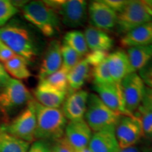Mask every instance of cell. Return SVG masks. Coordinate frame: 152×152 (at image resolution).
I'll return each mask as SVG.
<instances>
[{
  "instance_id": "1",
  "label": "cell",
  "mask_w": 152,
  "mask_h": 152,
  "mask_svg": "<svg viewBox=\"0 0 152 152\" xmlns=\"http://www.w3.org/2000/svg\"><path fill=\"white\" fill-rule=\"evenodd\" d=\"M0 39L15 54L24 58L28 64L38 55V47L33 33L26 26L17 23H8L0 27Z\"/></svg>"
},
{
  "instance_id": "2",
  "label": "cell",
  "mask_w": 152,
  "mask_h": 152,
  "mask_svg": "<svg viewBox=\"0 0 152 152\" xmlns=\"http://www.w3.org/2000/svg\"><path fill=\"white\" fill-rule=\"evenodd\" d=\"M35 140L55 142L64 137L68 120L61 109L45 107L35 100Z\"/></svg>"
},
{
  "instance_id": "3",
  "label": "cell",
  "mask_w": 152,
  "mask_h": 152,
  "mask_svg": "<svg viewBox=\"0 0 152 152\" xmlns=\"http://www.w3.org/2000/svg\"><path fill=\"white\" fill-rule=\"evenodd\" d=\"M23 16L47 37H52L60 31L61 20L55 11L44 1H32L21 7Z\"/></svg>"
},
{
  "instance_id": "4",
  "label": "cell",
  "mask_w": 152,
  "mask_h": 152,
  "mask_svg": "<svg viewBox=\"0 0 152 152\" xmlns=\"http://www.w3.org/2000/svg\"><path fill=\"white\" fill-rule=\"evenodd\" d=\"M33 99L31 93L22 81L11 77L0 90V113L5 121H8L9 115L23 109Z\"/></svg>"
},
{
  "instance_id": "5",
  "label": "cell",
  "mask_w": 152,
  "mask_h": 152,
  "mask_svg": "<svg viewBox=\"0 0 152 152\" xmlns=\"http://www.w3.org/2000/svg\"><path fill=\"white\" fill-rule=\"evenodd\" d=\"M36 123L35 99H33L16 116L1 123V126L3 130L15 137L32 144L36 140Z\"/></svg>"
},
{
  "instance_id": "6",
  "label": "cell",
  "mask_w": 152,
  "mask_h": 152,
  "mask_svg": "<svg viewBox=\"0 0 152 152\" xmlns=\"http://www.w3.org/2000/svg\"><path fill=\"white\" fill-rule=\"evenodd\" d=\"M149 22H152V9L147 0H132L129 1L118 14L115 28L118 35L123 36L134 28Z\"/></svg>"
},
{
  "instance_id": "7",
  "label": "cell",
  "mask_w": 152,
  "mask_h": 152,
  "mask_svg": "<svg viewBox=\"0 0 152 152\" xmlns=\"http://www.w3.org/2000/svg\"><path fill=\"white\" fill-rule=\"evenodd\" d=\"M121 116L106 106L95 93L89 94L84 120L92 132L115 128Z\"/></svg>"
},
{
  "instance_id": "8",
  "label": "cell",
  "mask_w": 152,
  "mask_h": 152,
  "mask_svg": "<svg viewBox=\"0 0 152 152\" xmlns=\"http://www.w3.org/2000/svg\"><path fill=\"white\" fill-rule=\"evenodd\" d=\"M56 12L61 22L70 28L83 26L87 20L88 4L84 0L44 1Z\"/></svg>"
},
{
  "instance_id": "9",
  "label": "cell",
  "mask_w": 152,
  "mask_h": 152,
  "mask_svg": "<svg viewBox=\"0 0 152 152\" xmlns=\"http://www.w3.org/2000/svg\"><path fill=\"white\" fill-rule=\"evenodd\" d=\"M120 84L125 110L129 115L134 116L142 104L146 85L137 73H132L125 76Z\"/></svg>"
},
{
  "instance_id": "10",
  "label": "cell",
  "mask_w": 152,
  "mask_h": 152,
  "mask_svg": "<svg viewBox=\"0 0 152 152\" xmlns=\"http://www.w3.org/2000/svg\"><path fill=\"white\" fill-rule=\"evenodd\" d=\"M115 133L121 149L134 147L143 137L141 124L134 115H121L115 125Z\"/></svg>"
},
{
  "instance_id": "11",
  "label": "cell",
  "mask_w": 152,
  "mask_h": 152,
  "mask_svg": "<svg viewBox=\"0 0 152 152\" xmlns=\"http://www.w3.org/2000/svg\"><path fill=\"white\" fill-rule=\"evenodd\" d=\"M87 19L92 27L106 32L115 28L118 14L102 1H92L87 7Z\"/></svg>"
},
{
  "instance_id": "12",
  "label": "cell",
  "mask_w": 152,
  "mask_h": 152,
  "mask_svg": "<svg viewBox=\"0 0 152 152\" xmlns=\"http://www.w3.org/2000/svg\"><path fill=\"white\" fill-rule=\"evenodd\" d=\"M93 90L102 102L111 111L120 115H129L125 108L121 84L118 83L106 85H93Z\"/></svg>"
},
{
  "instance_id": "13",
  "label": "cell",
  "mask_w": 152,
  "mask_h": 152,
  "mask_svg": "<svg viewBox=\"0 0 152 152\" xmlns=\"http://www.w3.org/2000/svg\"><path fill=\"white\" fill-rule=\"evenodd\" d=\"M92 134L85 120L82 119L68 122L64 137L74 151H77L88 147Z\"/></svg>"
},
{
  "instance_id": "14",
  "label": "cell",
  "mask_w": 152,
  "mask_h": 152,
  "mask_svg": "<svg viewBox=\"0 0 152 152\" xmlns=\"http://www.w3.org/2000/svg\"><path fill=\"white\" fill-rule=\"evenodd\" d=\"M61 47V43L57 39H53L47 45L38 73L39 81L46 78L62 67Z\"/></svg>"
},
{
  "instance_id": "15",
  "label": "cell",
  "mask_w": 152,
  "mask_h": 152,
  "mask_svg": "<svg viewBox=\"0 0 152 152\" xmlns=\"http://www.w3.org/2000/svg\"><path fill=\"white\" fill-rule=\"evenodd\" d=\"M89 93L80 90L67 94L62 106V111L69 121L84 119Z\"/></svg>"
},
{
  "instance_id": "16",
  "label": "cell",
  "mask_w": 152,
  "mask_h": 152,
  "mask_svg": "<svg viewBox=\"0 0 152 152\" xmlns=\"http://www.w3.org/2000/svg\"><path fill=\"white\" fill-rule=\"evenodd\" d=\"M106 63L110 74L115 83H120L125 76L133 73L126 52L123 50H115L108 54Z\"/></svg>"
},
{
  "instance_id": "17",
  "label": "cell",
  "mask_w": 152,
  "mask_h": 152,
  "mask_svg": "<svg viewBox=\"0 0 152 152\" xmlns=\"http://www.w3.org/2000/svg\"><path fill=\"white\" fill-rule=\"evenodd\" d=\"M115 128L98 131L92 134L88 148L92 152H117L119 149Z\"/></svg>"
},
{
  "instance_id": "18",
  "label": "cell",
  "mask_w": 152,
  "mask_h": 152,
  "mask_svg": "<svg viewBox=\"0 0 152 152\" xmlns=\"http://www.w3.org/2000/svg\"><path fill=\"white\" fill-rule=\"evenodd\" d=\"M123 47L152 45V22L138 26L123 35L121 39Z\"/></svg>"
},
{
  "instance_id": "19",
  "label": "cell",
  "mask_w": 152,
  "mask_h": 152,
  "mask_svg": "<svg viewBox=\"0 0 152 152\" xmlns=\"http://www.w3.org/2000/svg\"><path fill=\"white\" fill-rule=\"evenodd\" d=\"M83 33L90 52L99 51L107 53L113 47V38L106 32L89 26Z\"/></svg>"
},
{
  "instance_id": "20",
  "label": "cell",
  "mask_w": 152,
  "mask_h": 152,
  "mask_svg": "<svg viewBox=\"0 0 152 152\" xmlns=\"http://www.w3.org/2000/svg\"><path fill=\"white\" fill-rule=\"evenodd\" d=\"M34 96L36 102L45 107L60 109L67 96V93L38 85L34 91Z\"/></svg>"
},
{
  "instance_id": "21",
  "label": "cell",
  "mask_w": 152,
  "mask_h": 152,
  "mask_svg": "<svg viewBox=\"0 0 152 152\" xmlns=\"http://www.w3.org/2000/svg\"><path fill=\"white\" fill-rule=\"evenodd\" d=\"M90 68L91 66L89 63L83 58L68 72L67 75L68 94L81 90L90 76Z\"/></svg>"
},
{
  "instance_id": "22",
  "label": "cell",
  "mask_w": 152,
  "mask_h": 152,
  "mask_svg": "<svg viewBox=\"0 0 152 152\" xmlns=\"http://www.w3.org/2000/svg\"><path fill=\"white\" fill-rule=\"evenodd\" d=\"M133 73L139 72L152 59V45L129 47L126 51Z\"/></svg>"
},
{
  "instance_id": "23",
  "label": "cell",
  "mask_w": 152,
  "mask_h": 152,
  "mask_svg": "<svg viewBox=\"0 0 152 152\" xmlns=\"http://www.w3.org/2000/svg\"><path fill=\"white\" fill-rule=\"evenodd\" d=\"M28 64V62L24 58L16 54L8 61L3 64V65L11 77L21 81L28 80L31 76Z\"/></svg>"
},
{
  "instance_id": "24",
  "label": "cell",
  "mask_w": 152,
  "mask_h": 152,
  "mask_svg": "<svg viewBox=\"0 0 152 152\" xmlns=\"http://www.w3.org/2000/svg\"><path fill=\"white\" fill-rule=\"evenodd\" d=\"M30 144L6 132L0 124V152H27Z\"/></svg>"
},
{
  "instance_id": "25",
  "label": "cell",
  "mask_w": 152,
  "mask_h": 152,
  "mask_svg": "<svg viewBox=\"0 0 152 152\" xmlns=\"http://www.w3.org/2000/svg\"><path fill=\"white\" fill-rule=\"evenodd\" d=\"M63 43L71 47L83 58L90 52L84 33L80 30H73L66 33L64 37Z\"/></svg>"
},
{
  "instance_id": "26",
  "label": "cell",
  "mask_w": 152,
  "mask_h": 152,
  "mask_svg": "<svg viewBox=\"0 0 152 152\" xmlns=\"http://www.w3.org/2000/svg\"><path fill=\"white\" fill-rule=\"evenodd\" d=\"M68 73L65 68L61 67L58 71L49 75L46 78L39 81L38 85L68 94Z\"/></svg>"
},
{
  "instance_id": "27",
  "label": "cell",
  "mask_w": 152,
  "mask_h": 152,
  "mask_svg": "<svg viewBox=\"0 0 152 152\" xmlns=\"http://www.w3.org/2000/svg\"><path fill=\"white\" fill-rule=\"evenodd\" d=\"M92 77L93 85H106L114 83L108 68L106 58L99 64L92 67Z\"/></svg>"
},
{
  "instance_id": "28",
  "label": "cell",
  "mask_w": 152,
  "mask_h": 152,
  "mask_svg": "<svg viewBox=\"0 0 152 152\" xmlns=\"http://www.w3.org/2000/svg\"><path fill=\"white\" fill-rule=\"evenodd\" d=\"M61 51L62 56V67L65 68L68 72L71 71L83 59L77 52L64 43L61 44Z\"/></svg>"
},
{
  "instance_id": "29",
  "label": "cell",
  "mask_w": 152,
  "mask_h": 152,
  "mask_svg": "<svg viewBox=\"0 0 152 152\" xmlns=\"http://www.w3.org/2000/svg\"><path fill=\"white\" fill-rule=\"evenodd\" d=\"M134 115L140 121L143 136L152 140V112L140 106Z\"/></svg>"
},
{
  "instance_id": "30",
  "label": "cell",
  "mask_w": 152,
  "mask_h": 152,
  "mask_svg": "<svg viewBox=\"0 0 152 152\" xmlns=\"http://www.w3.org/2000/svg\"><path fill=\"white\" fill-rule=\"evenodd\" d=\"M19 12V9L14 1L0 0V27L8 23L11 18Z\"/></svg>"
},
{
  "instance_id": "31",
  "label": "cell",
  "mask_w": 152,
  "mask_h": 152,
  "mask_svg": "<svg viewBox=\"0 0 152 152\" xmlns=\"http://www.w3.org/2000/svg\"><path fill=\"white\" fill-rule=\"evenodd\" d=\"M107 53L104 52H89L84 58L89 63L91 67L98 65L104 61L107 57Z\"/></svg>"
},
{
  "instance_id": "32",
  "label": "cell",
  "mask_w": 152,
  "mask_h": 152,
  "mask_svg": "<svg viewBox=\"0 0 152 152\" xmlns=\"http://www.w3.org/2000/svg\"><path fill=\"white\" fill-rule=\"evenodd\" d=\"M138 75L146 86L152 87V59L138 72Z\"/></svg>"
},
{
  "instance_id": "33",
  "label": "cell",
  "mask_w": 152,
  "mask_h": 152,
  "mask_svg": "<svg viewBox=\"0 0 152 152\" xmlns=\"http://www.w3.org/2000/svg\"><path fill=\"white\" fill-rule=\"evenodd\" d=\"M27 152H52V147L49 142L44 140H35L30 144Z\"/></svg>"
},
{
  "instance_id": "34",
  "label": "cell",
  "mask_w": 152,
  "mask_h": 152,
  "mask_svg": "<svg viewBox=\"0 0 152 152\" xmlns=\"http://www.w3.org/2000/svg\"><path fill=\"white\" fill-rule=\"evenodd\" d=\"M52 152H74V150L64 137L54 142L52 147Z\"/></svg>"
},
{
  "instance_id": "35",
  "label": "cell",
  "mask_w": 152,
  "mask_h": 152,
  "mask_svg": "<svg viewBox=\"0 0 152 152\" xmlns=\"http://www.w3.org/2000/svg\"><path fill=\"white\" fill-rule=\"evenodd\" d=\"M16 55L2 40L0 39V62L1 64L8 61Z\"/></svg>"
},
{
  "instance_id": "36",
  "label": "cell",
  "mask_w": 152,
  "mask_h": 152,
  "mask_svg": "<svg viewBox=\"0 0 152 152\" xmlns=\"http://www.w3.org/2000/svg\"><path fill=\"white\" fill-rule=\"evenodd\" d=\"M103 3L109 7L110 9L115 11L117 14L123 10L129 1L125 0H104Z\"/></svg>"
},
{
  "instance_id": "37",
  "label": "cell",
  "mask_w": 152,
  "mask_h": 152,
  "mask_svg": "<svg viewBox=\"0 0 152 152\" xmlns=\"http://www.w3.org/2000/svg\"><path fill=\"white\" fill-rule=\"evenodd\" d=\"M141 106L145 109L152 112V87L146 86Z\"/></svg>"
},
{
  "instance_id": "38",
  "label": "cell",
  "mask_w": 152,
  "mask_h": 152,
  "mask_svg": "<svg viewBox=\"0 0 152 152\" xmlns=\"http://www.w3.org/2000/svg\"><path fill=\"white\" fill-rule=\"evenodd\" d=\"M11 77L6 71L3 64L0 62V90L8 83Z\"/></svg>"
},
{
  "instance_id": "39",
  "label": "cell",
  "mask_w": 152,
  "mask_h": 152,
  "mask_svg": "<svg viewBox=\"0 0 152 152\" xmlns=\"http://www.w3.org/2000/svg\"><path fill=\"white\" fill-rule=\"evenodd\" d=\"M117 152H141L140 151V149L137 147H136L135 146L134 147H127V148H119V149L118 150Z\"/></svg>"
},
{
  "instance_id": "40",
  "label": "cell",
  "mask_w": 152,
  "mask_h": 152,
  "mask_svg": "<svg viewBox=\"0 0 152 152\" xmlns=\"http://www.w3.org/2000/svg\"><path fill=\"white\" fill-rule=\"evenodd\" d=\"M74 152H92V151H90V149H89L88 147H87L86 148H84V149L77 150V151H74Z\"/></svg>"
},
{
  "instance_id": "41",
  "label": "cell",
  "mask_w": 152,
  "mask_h": 152,
  "mask_svg": "<svg viewBox=\"0 0 152 152\" xmlns=\"http://www.w3.org/2000/svg\"><path fill=\"white\" fill-rule=\"evenodd\" d=\"M147 2H148V4H149V6L151 7V9H152V0H147Z\"/></svg>"
},
{
  "instance_id": "42",
  "label": "cell",
  "mask_w": 152,
  "mask_h": 152,
  "mask_svg": "<svg viewBox=\"0 0 152 152\" xmlns=\"http://www.w3.org/2000/svg\"><path fill=\"white\" fill-rule=\"evenodd\" d=\"M151 152H152V146H151Z\"/></svg>"
},
{
  "instance_id": "43",
  "label": "cell",
  "mask_w": 152,
  "mask_h": 152,
  "mask_svg": "<svg viewBox=\"0 0 152 152\" xmlns=\"http://www.w3.org/2000/svg\"><path fill=\"white\" fill-rule=\"evenodd\" d=\"M147 152H151V151H147Z\"/></svg>"
}]
</instances>
